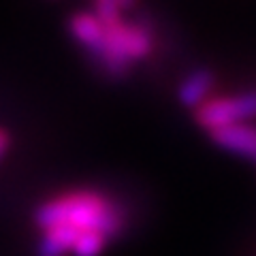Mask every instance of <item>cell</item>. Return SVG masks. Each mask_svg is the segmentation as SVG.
Listing matches in <instances>:
<instances>
[{"label":"cell","instance_id":"cell-4","mask_svg":"<svg viewBox=\"0 0 256 256\" xmlns=\"http://www.w3.org/2000/svg\"><path fill=\"white\" fill-rule=\"evenodd\" d=\"M212 141L222 150L256 162V126L252 124H237L216 130L212 132Z\"/></svg>","mask_w":256,"mask_h":256},{"label":"cell","instance_id":"cell-3","mask_svg":"<svg viewBox=\"0 0 256 256\" xmlns=\"http://www.w3.org/2000/svg\"><path fill=\"white\" fill-rule=\"evenodd\" d=\"M250 120H256V90L212 98L201 109H196V122L207 128L210 134L228 126L248 124Z\"/></svg>","mask_w":256,"mask_h":256},{"label":"cell","instance_id":"cell-6","mask_svg":"<svg viewBox=\"0 0 256 256\" xmlns=\"http://www.w3.org/2000/svg\"><path fill=\"white\" fill-rule=\"evenodd\" d=\"M82 235L77 228L70 226H54L43 230L36 244V256H68L73 254L77 237Z\"/></svg>","mask_w":256,"mask_h":256},{"label":"cell","instance_id":"cell-2","mask_svg":"<svg viewBox=\"0 0 256 256\" xmlns=\"http://www.w3.org/2000/svg\"><path fill=\"white\" fill-rule=\"evenodd\" d=\"M154 50V28L146 20L105 24L102 43L88 56L109 79H122L130 73L132 62L143 60Z\"/></svg>","mask_w":256,"mask_h":256},{"label":"cell","instance_id":"cell-7","mask_svg":"<svg viewBox=\"0 0 256 256\" xmlns=\"http://www.w3.org/2000/svg\"><path fill=\"white\" fill-rule=\"evenodd\" d=\"M109 239L102 233H94V230H88L77 237L75 248H73V256H98L102 250L107 248Z\"/></svg>","mask_w":256,"mask_h":256},{"label":"cell","instance_id":"cell-8","mask_svg":"<svg viewBox=\"0 0 256 256\" xmlns=\"http://www.w3.org/2000/svg\"><path fill=\"white\" fill-rule=\"evenodd\" d=\"M11 146V137H9V132L4 130V128H0V158L4 156V152L9 150Z\"/></svg>","mask_w":256,"mask_h":256},{"label":"cell","instance_id":"cell-5","mask_svg":"<svg viewBox=\"0 0 256 256\" xmlns=\"http://www.w3.org/2000/svg\"><path fill=\"white\" fill-rule=\"evenodd\" d=\"M214 84H216V77L210 68H196L182 79V84L178 88V98L184 107L201 109L207 102V96H210Z\"/></svg>","mask_w":256,"mask_h":256},{"label":"cell","instance_id":"cell-1","mask_svg":"<svg viewBox=\"0 0 256 256\" xmlns=\"http://www.w3.org/2000/svg\"><path fill=\"white\" fill-rule=\"evenodd\" d=\"M34 224L41 230L70 226L79 233H102L109 242L124 233L128 216L116 198L96 190H75L52 196L34 210Z\"/></svg>","mask_w":256,"mask_h":256}]
</instances>
